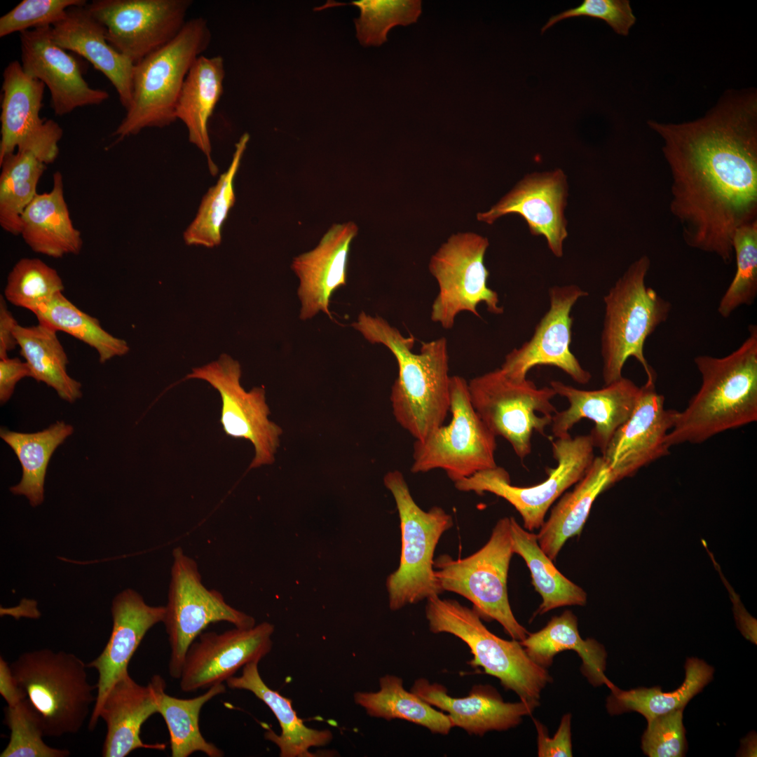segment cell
Returning <instances> with one entry per match:
<instances>
[{
  "instance_id": "1",
  "label": "cell",
  "mask_w": 757,
  "mask_h": 757,
  "mask_svg": "<svg viewBox=\"0 0 757 757\" xmlns=\"http://www.w3.org/2000/svg\"><path fill=\"white\" fill-rule=\"evenodd\" d=\"M648 125L663 142L685 243L730 263L735 230L757 221L756 93H727L697 120Z\"/></svg>"
},
{
  "instance_id": "2",
  "label": "cell",
  "mask_w": 757,
  "mask_h": 757,
  "mask_svg": "<svg viewBox=\"0 0 757 757\" xmlns=\"http://www.w3.org/2000/svg\"><path fill=\"white\" fill-rule=\"evenodd\" d=\"M352 326L371 343H380L395 356L398 376L390 394L397 422L416 440L444 424L450 408L449 352L444 337L423 342L412 352L413 335L405 336L379 316L362 312Z\"/></svg>"
},
{
  "instance_id": "3",
  "label": "cell",
  "mask_w": 757,
  "mask_h": 757,
  "mask_svg": "<svg viewBox=\"0 0 757 757\" xmlns=\"http://www.w3.org/2000/svg\"><path fill=\"white\" fill-rule=\"evenodd\" d=\"M702 383L678 411L666 442L671 447L700 444L724 431L757 421V327H749L741 346L723 357L698 355Z\"/></svg>"
},
{
  "instance_id": "4",
  "label": "cell",
  "mask_w": 757,
  "mask_h": 757,
  "mask_svg": "<svg viewBox=\"0 0 757 757\" xmlns=\"http://www.w3.org/2000/svg\"><path fill=\"white\" fill-rule=\"evenodd\" d=\"M650 266L649 257H640L603 296L601 355L604 385L622 377V369L630 357L641 364L648 381H656V373L644 355V344L667 320L671 304L646 285Z\"/></svg>"
},
{
  "instance_id": "5",
  "label": "cell",
  "mask_w": 757,
  "mask_h": 757,
  "mask_svg": "<svg viewBox=\"0 0 757 757\" xmlns=\"http://www.w3.org/2000/svg\"><path fill=\"white\" fill-rule=\"evenodd\" d=\"M210 41L207 20L192 18L170 42L136 63L131 103L112 135L121 140L145 128H163L175 121L185 79Z\"/></svg>"
},
{
  "instance_id": "6",
  "label": "cell",
  "mask_w": 757,
  "mask_h": 757,
  "mask_svg": "<svg viewBox=\"0 0 757 757\" xmlns=\"http://www.w3.org/2000/svg\"><path fill=\"white\" fill-rule=\"evenodd\" d=\"M10 666L42 719L45 737L79 732L95 703L97 689L89 683L88 667L81 659L43 648L22 653Z\"/></svg>"
},
{
  "instance_id": "7",
  "label": "cell",
  "mask_w": 757,
  "mask_h": 757,
  "mask_svg": "<svg viewBox=\"0 0 757 757\" xmlns=\"http://www.w3.org/2000/svg\"><path fill=\"white\" fill-rule=\"evenodd\" d=\"M425 616L432 632L449 633L461 639L473 655L470 664L498 678L521 700L539 702L541 691L552 682L546 668L527 655L519 641L505 640L491 633L473 608L434 596L427 599Z\"/></svg>"
},
{
  "instance_id": "8",
  "label": "cell",
  "mask_w": 757,
  "mask_h": 757,
  "mask_svg": "<svg viewBox=\"0 0 757 757\" xmlns=\"http://www.w3.org/2000/svg\"><path fill=\"white\" fill-rule=\"evenodd\" d=\"M383 482L395 499L400 520V564L386 580L390 608L397 611L443 592L435 575L433 557L440 537L453 521L440 507L422 510L401 472H388Z\"/></svg>"
},
{
  "instance_id": "9",
  "label": "cell",
  "mask_w": 757,
  "mask_h": 757,
  "mask_svg": "<svg viewBox=\"0 0 757 757\" xmlns=\"http://www.w3.org/2000/svg\"><path fill=\"white\" fill-rule=\"evenodd\" d=\"M514 554L510 517L500 519L488 542L463 559L444 554L434 560L435 575L442 591L458 594L473 604L481 619L496 620L512 639L529 632L515 618L509 603L507 580Z\"/></svg>"
},
{
  "instance_id": "10",
  "label": "cell",
  "mask_w": 757,
  "mask_h": 757,
  "mask_svg": "<svg viewBox=\"0 0 757 757\" xmlns=\"http://www.w3.org/2000/svg\"><path fill=\"white\" fill-rule=\"evenodd\" d=\"M450 423L422 440H415L411 472L444 470L453 482L497 465L496 437L486 427L470 402L468 381L451 376Z\"/></svg>"
},
{
  "instance_id": "11",
  "label": "cell",
  "mask_w": 757,
  "mask_h": 757,
  "mask_svg": "<svg viewBox=\"0 0 757 757\" xmlns=\"http://www.w3.org/2000/svg\"><path fill=\"white\" fill-rule=\"evenodd\" d=\"M470 402L486 427L505 439L521 460L531 452L533 432L545 436L557 411L551 400L557 393L550 386L538 388L527 378L512 380L498 368L469 382Z\"/></svg>"
},
{
  "instance_id": "12",
  "label": "cell",
  "mask_w": 757,
  "mask_h": 757,
  "mask_svg": "<svg viewBox=\"0 0 757 757\" xmlns=\"http://www.w3.org/2000/svg\"><path fill=\"white\" fill-rule=\"evenodd\" d=\"M552 446L557 467L550 468L547 478L538 484L514 486L507 471L496 465L454 482L455 487L461 491L478 495L489 492L501 497L519 513L524 528L529 531L540 528L551 505L582 478L595 458L589 435L572 437L569 434L552 441Z\"/></svg>"
},
{
  "instance_id": "13",
  "label": "cell",
  "mask_w": 757,
  "mask_h": 757,
  "mask_svg": "<svg viewBox=\"0 0 757 757\" xmlns=\"http://www.w3.org/2000/svg\"><path fill=\"white\" fill-rule=\"evenodd\" d=\"M172 554L163 622L170 647L169 674L179 679L189 648L209 625L222 621L250 628L256 624L253 617L227 603L219 592L203 585L196 561L181 547H175Z\"/></svg>"
},
{
  "instance_id": "14",
  "label": "cell",
  "mask_w": 757,
  "mask_h": 757,
  "mask_svg": "<svg viewBox=\"0 0 757 757\" xmlns=\"http://www.w3.org/2000/svg\"><path fill=\"white\" fill-rule=\"evenodd\" d=\"M489 245V240L479 234L458 233L431 257L429 270L439 287L431 306L432 322L450 329L461 312L480 318L477 306L482 303L492 314L503 313L498 293L487 285L489 272L484 257Z\"/></svg>"
},
{
  "instance_id": "15",
  "label": "cell",
  "mask_w": 757,
  "mask_h": 757,
  "mask_svg": "<svg viewBox=\"0 0 757 757\" xmlns=\"http://www.w3.org/2000/svg\"><path fill=\"white\" fill-rule=\"evenodd\" d=\"M240 363L222 354L218 360L193 369L186 378L203 380L219 392L220 422L225 434L247 439L254 446V456L250 468L271 465L275 461L282 429L268 418L265 390L254 387L246 391L240 384Z\"/></svg>"
},
{
  "instance_id": "16",
  "label": "cell",
  "mask_w": 757,
  "mask_h": 757,
  "mask_svg": "<svg viewBox=\"0 0 757 757\" xmlns=\"http://www.w3.org/2000/svg\"><path fill=\"white\" fill-rule=\"evenodd\" d=\"M190 0H95L87 4L109 43L135 64L170 42L187 20Z\"/></svg>"
},
{
  "instance_id": "17",
  "label": "cell",
  "mask_w": 757,
  "mask_h": 757,
  "mask_svg": "<svg viewBox=\"0 0 757 757\" xmlns=\"http://www.w3.org/2000/svg\"><path fill=\"white\" fill-rule=\"evenodd\" d=\"M46 86L28 75L18 60L3 72L0 162L15 151L34 154L46 165L58 156L63 131L53 120L40 117Z\"/></svg>"
},
{
  "instance_id": "18",
  "label": "cell",
  "mask_w": 757,
  "mask_h": 757,
  "mask_svg": "<svg viewBox=\"0 0 757 757\" xmlns=\"http://www.w3.org/2000/svg\"><path fill=\"white\" fill-rule=\"evenodd\" d=\"M550 306L535 327L531 339L509 352L500 367L508 378L521 381L538 365L558 367L575 382L587 384L591 374L570 349L572 308L588 293L576 285H554L549 289Z\"/></svg>"
},
{
  "instance_id": "19",
  "label": "cell",
  "mask_w": 757,
  "mask_h": 757,
  "mask_svg": "<svg viewBox=\"0 0 757 757\" xmlns=\"http://www.w3.org/2000/svg\"><path fill=\"white\" fill-rule=\"evenodd\" d=\"M274 626L267 622L221 633L203 632L189 648L179 677L184 692L223 683L248 663L259 661L272 648Z\"/></svg>"
},
{
  "instance_id": "20",
  "label": "cell",
  "mask_w": 757,
  "mask_h": 757,
  "mask_svg": "<svg viewBox=\"0 0 757 757\" xmlns=\"http://www.w3.org/2000/svg\"><path fill=\"white\" fill-rule=\"evenodd\" d=\"M640 388L631 416L602 453L611 471L612 485L669 453L666 438L678 411L665 409L664 397L657 392L655 382L646 381Z\"/></svg>"
},
{
  "instance_id": "21",
  "label": "cell",
  "mask_w": 757,
  "mask_h": 757,
  "mask_svg": "<svg viewBox=\"0 0 757 757\" xmlns=\"http://www.w3.org/2000/svg\"><path fill=\"white\" fill-rule=\"evenodd\" d=\"M567 177L561 169L526 175L488 211L479 212V221L493 224L498 218L517 214L533 236H543L557 257L564 254L568 236L564 210L567 205Z\"/></svg>"
},
{
  "instance_id": "22",
  "label": "cell",
  "mask_w": 757,
  "mask_h": 757,
  "mask_svg": "<svg viewBox=\"0 0 757 757\" xmlns=\"http://www.w3.org/2000/svg\"><path fill=\"white\" fill-rule=\"evenodd\" d=\"M50 30L48 26L22 32L20 41L22 67L48 87L54 114L64 116L108 100L107 91L88 85L78 62L53 41Z\"/></svg>"
},
{
  "instance_id": "23",
  "label": "cell",
  "mask_w": 757,
  "mask_h": 757,
  "mask_svg": "<svg viewBox=\"0 0 757 757\" xmlns=\"http://www.w3.org/2000/svg\"><path fill=\"white\" fill-rule=\"evenodd\" d=\"M112 631L102 653L86 664L98 673L96 701L89 720L88 728L93 730L97 724L103 702L112 686L128 672L129 662L146 632L163 622L165 606L148 605L136 591L127 589L112 601Z\"/></svg>"
},
{
  "instance_id": "24",
  "label": "cell",
  "mask_w": 757,
  "mask_h": 757,
  "mask_svg": "<svg viewBox=\"0 0 757 757\" xmlns=\"http://www.w3.org/2000/svg\"><path fill=\"white\" fill-rule=\"evenodd\" d=\"M550 384L557 395L569 402L567 409L557 411L552 416L550 425L554 436H566L582 418L589 419L594 423L589 435L594 447L601 453L617 430L631 416L641 390L624 376L594 390L578 389L559 381H551Z\"/></svg>"
},
{
  "instance_id": "25",
  "label": "cell",
  "mask_w": 757,
  "mask_h": 757,
  "mask_svg": "<svg viewBox=\"0 0 757 757\" xmlns=\"http://www.w3.org/2000/svg\"><path fill=\"white\" fill-rule=\"evenodd\" d=\"M165 688L161 676L154 675L146 686H142L128 672L112 686L99 713V718L104 721L107 729L102 756L124 757L138 749H165L163 743L146 744L140 738L143 723L158 713Z\"/></svg>"
},
{
  "instance_id": "26",
  "label": "cell",
  "mask_w": 757,
  "mask_h": 757,
  "mask_svg": "<svg viewBox=\"0 0 757 757\" xmlns=\"http://www.w3.org/2000/svg\"><path fill=\"white\" fill-rule=\"evenodd\" d=\"M357 231L352 221L334 224L315 248L293 259L291 267L299 279L300 319H311L320 311L332 318L330 299L346 285L350 244Z\"/></svg>"
},
{
  "instance_id": "27",
  "label": "cell",
  "mask_w": 757,
  "mask_h": 757,
  "mask_svg": "<svg viewBox=\"0 0 757 757\" xmlns=\"http://www.w3.org/2000/svg\"><path fill=\"white\" fill-rule=\"evenodd\" d=\"M411 691L432 707L448 713L453 727L469 734L483 735L491 730L503 731L515 727L524 716L530 715L539 702L521 700L505 702L490 686H474L469 695L453 697L444 686L425 678L416 680Z\"/></svg>"
},
{
  "instance_id": "28",
  "label": "cell",
  "mask_w": 757,
  "mask_h": 757,
  "mask_svg": "<svg viewBox=\"0 0 757 757\" xmlns=\"http://www.w3.org/2000/svg\"><path fill=\"white\" fill-rule=\"evenodd\" d=\"M50 34L57 46L82 56L102 72L116 89L121 105L125 110L129 108L135 64L109 43L104 27L86 5L69 8L51 26Z\"/></svg>"
},
{
  "instance_id": "29",
  "label": "cell",
  "mask_w": 757,
  "mask_h": 757,
  "mask_svg": "<svg viewBox=\"0 0 757 757\" xmlns=\"http://www.w3.org/2000/svg\"><path fill=\"white\" fill-rule=\"evenodd\" d=\"M20 235L38 254L62 258L81 252V233L71 219L60 172L54 173L51 190L37 193L24 210Z\"/></svg>"
},
{
  "instance_id": "30",
  "label": "cell",
  "mask_w": 757,
  "mask_h": 757,
  "mask_svg": "<svg viewBox=\"0 0 757 757\" xmlns=\"http://www.w3.org/2000/svg\"><path fill=\"white\" fill-rule=\"evenodd\" d=\"M224 77L221 56H199L185 79L175 107L176 119L186 125L189 142L205 156L212 173L217 168L212 158L208 122L223 95Z\"/></svg>"
},
{
  "instance_id": "31",
  "label": "cell",
  "mask_w": 757,
  "mask_h": 757,
  "mask_svg": "<svg viewBox=\"0 0 757 757\" xmlns=\"http://www.w3.org/2000/svg\"><path fill=\"white\" fill-rule=\"evenodd\" d=\"M257 662L243 667L240 676L228 678L226 686L231 689L246 690L264 702L273 711L279 722L281 733L268 729L265 738L278 746L281 757H313L312 746H325L332 739L328 730H318L307 727L292 707V700L271 689L262 680Z\"/></svg>"
},
{
  "instance_id": "32",
  "label": "cell",
  "mask_w": 757,
  "mask_h": 757,
  "mask_svg": "<svg viewBox=\"0 0 757 757\" xmlns=\"http://www.w3.org/2000/svg\"><path fill=\"white\" fill-rule=\"evenodd\" d=\"M611 486L607 463L602 456L595 457L574 489L564 494L552 509L537 534L540 547L552 560L569 538L581 533L594 500Z\"/></svg>"
},
{
  "instance_id": "33",
  "label": "cell",
  "mask_w": 757,
  "mask_h": 757,
  "mask_svg": "<svg viewBox=\"0 0 757 757\" xmlns=\"http://www.w3.org/2000/svg\"><path fill=\"white\" fill-rule=\"evenodd\" d=\"M527 655L538 665L547 668L554 657L566 650L575 651L582 659L581 671L594 686L614 684L605 674L606 651L593 639H583L578 631V619L569 610L554 616L540 630L529 633L520 641Z\"/></svg>"
},
{
  "instance_id": "34",
  "label": "cell",
  "mask_w": 757,
  "mask_h": 757,
  "mask_svg": "<svg viewBox=\"0 0 757 757\" xmlns=\"http://www.w3.org/2000/svg\"><path fill=\"white\" fill-rule=\"evenodd\" d=\"M684 668L683 683L671 692H662L660 686L622 690L614 685L606 700L608 712L613 716L635 711L648 721L675 710H683L689 701L711 681L714 672L713 667L696 657L688 658Z\"/></svg>"
},
{
  "instance_id": "35",
  "label": "cell",
  "mask_w": 757,
  "mask_h": 757,
  "mask_svg": "<svg viewBox=\"0 0 757 757\" xmlns=\"http://www.w3.org/2000/svg\"><path fill=\"white\" fill-rule=\"evenodd\" d=\"M57 332L39 323L30 327L18 324L14 334L31 378L46 383L61 399L72 403L82 397L81 384L67 371L69 360Z\"/></svg>"
},
{
  "instance_id": "36",
  "label": "cell",
  "mask_w": 757,
  "mask_h": 757,
  "mask_svg": "<svg viewBox=\"0 0 757 757\" xmlns=\"http://www.w3.org/2000/svg\"><path fill=\"white\" fill-rule=\"evenodd\" d=\"M73 432L74 428L64 421H57L41 431L31 433L1 428V438L13 449L22 469L21 480L10 488L12 493L25 496L32 507L41 505L50 459Z\"/></svg>"
},
{
  "instance_id": "37",
  "label": "cell",
  "mask_w": 757,
  "mask_h": 757,
  "mask_svg": "<svg viewBox=\"0 0 757 757\" xmlns=\"http://www.w3.org/2000/svg\"><path fill=\"white\" fill-rule=\"evenodd\" d=\"M510 519L513 552L525 561L532 584L543 599L536 613L542 615L567 606H585V591L555 567L540 547L537 534L523 528L514 517H510Z\"/></svg>"
},
{
  "instance_id": "38",
  "label": "cell",
  "mask_w": 757,
  "mask_h": 757,
  "mask_svg": "<svg viewBox=\"0 0 757 757\" xmlns=\"http://www.w3.org/2000/svg\"><path fill=\"white\" fill-rule=\"evenodd\" d=\"M377 692H357L354 700L367 713L387 721L402 719L426 728L430 732L447 735L453 728L448 714L435 709L403 686L402 678L386 675L379 681Z\"/></svg>"
},
{
  "instance_id": "39",
  "label": "cell",
  "mask_w": 757,
  "mask_h": 757,
  "mask_svg": "<svg viewBox=\"0 0 757 757\" xmlns=\"http://www.w3.org/2000/svg\"><path fill=\"white\" fill-rule=\"evenodd\" d=\"M226 692L223 683L215 684L197 697L182 699L164 692L160 701L158 714L163 718L170 735L172 757H188L200 751L209 757H222L224 752L202 735L199 726L200 713L203 705L217 695Z\"/></svg>"
},
{
  "instance_id": "40",
  "label": "cell",
  "mask_w": 757,
  "mask_h": 757,
  "mask_svg": "<svg viewBox=\"0 0 757 757\" xmlns=\"http://www.w3.org/2000/svg\"><path fill=\"white\" fill-rule=\"evenodd\" d=\"M34 314L39 323L65 332L94 348L100 363L123 356L130 350L128 343L104 329L100 321L82 311L59 293Z\"/></svg>"
},
{
  "instance_id": "41",
  "label": "cell",
  "mask_w": 757,
  "mask_h": 757,
  "mask_svg": "<svg viewBox=\"0 0 757 757\" xmlns=\"http://www.w3.org/2000/svg\"><path fill=\"white\" fill-rule=\"evenodd\" d=\"M249 139L248 133L240 137L229 168L203 198L195 219L184 233L187 245L210 248L221 243L223 224L236 201L234 179Z\"/></svg>"
},
{
  "instance_id": "42",
  "label": "cell",
  "mask_w": 757,
  "mask_h": 757,
  "mask_svg": "<svg viewBox=\"0 0 757 757\" xmlns=\"http://www.w3.org/2000/svg\"><path fill=\"white\" fill-rule=\"evenodd\" d=\"M46 165L27 151H15L0 162V225L7 233L20 235L21 216L38 193Z\"/></svg>"
},
{
  "instance_id": "43",
  "label": "cell",
  "mask_w": 757,
  "mask_h": 757,
  "mask_svg": "<svg viewBox=\"0 0 757 757\" xmlns=\"http://www.w3.org/2000/svg\"><path fill=\"white\" fill-rule=\"evenodd\" d=\"M64 289L57 271L37 258H22L9 272L4 296L33 313Z\"/></svg>"
},
{
  "instance_id": "44",
  "label": "cell",
  "mask_w": 757,
  "mask_h": 757,
  "mask_svg": "<svg viewBox=\"0 0 757 757\" xmlns=\"http://www.w3.org/2000/svg\"><path fill=\"white\" fill-rule=\"evenodd\" d=\"M736 271L721 297L718 312L730 317L740 306L753 304L757 296V221L737 229L732 238Z\"/></svg>"
},
{
  "instance_id": "45",
  "label": "cell",
  "mask_w": 757,
  "mask_h": 757,
  "mask_svg": "<svg viewBox=\"0 0 757 757\" xmlns=\"http://www.w3.org/2000/svg\"><path fill=\"white\" fill-rule=\"evenodd\" d=\"M348 4L360 11L354 22L356 36L364 46H381L391 28L416 22L422 11L420 0H360Z\"/></svg>"
},
{
  "instance_id": "46",
  "label": "cell",
  "mask_w": 757,
  "mask_h": 757,
  "mask_svg": "<svg viewBox=\"0 0 757 757\" xmlns=\"http://www.w3.org/2000/svg\"><path fill=\"white\" fill-rule=\"evenodd\" d=\"M4 723L11 731L8 743L1 757H67V749L53 748L45 743L42 719L27 697L4 709Z\"/></svg>"
},
{
  "instance_id": "47",
  "label": "cell",
  "mask_w": 757,
  "mask_h": 757,
  "mask_svg": "<svg viewBox=\"0 0 757 757\" xmlns=\"http://www.w3.org/2000/svg\"><path fill=\"white\" fill-rule=\"evenodd\" d=\"M87 4L85 0H23L0 18V37L15 32L53 26L67 11Z\"/></svg>"
},
{
  "instance_id": "48",
  "label": "cell",
  "mask_w": 757,
  "mask_h": 757,
  "mask_svg": "<svg viewBox=\"0 0 757 757\" xmlns=\"http://www.w3.org/2000/svg\"><path fill=\"white\" fill-rule=\"evenodd\" d=\"M683 711L678 709L648 721L641 737V749L649 757L684 756L688 744L683 723Z\"/></svg>"
},
{
  "instance_id": "49",
  "label": "cell",
  "mask_w": 757,
  "mask_h": 757,
  "mask_svg": "<svg viewBox=\"0 0 757 757\" xmlns=\"http://www.w3.org/2000/svg\"><path fill=\"white\" fill-rule=\"evenodd\" d=\"M587 16L604 20L618 34L628 35L636 22L627 0H584L578 7L551 17L541 29L543 33L557 22L573 17Z\"/></svg>"
},
{
  "instance_id": "50",
  "label": "cell",
  "mask_w": 757,
  "mask_h": 757,
  "mask_svg": "<svg viewBox=\"0 0 757 757\" xmlns=\"http://www.w3.org/2000/svg\"><path fill=\"white\" fill-rule=\"evenodd\" d=\"M571 715L565 714L557 732L548 736L547 728L539 721L534 723L538 733V756L539 757H571L573 756L571 731Z\"/></svg>"
},
{
  "instance_id": "51",
  "label": "cell",
  "mask_w": 757,
  "mask_h": 757,
  "mask_svg": "<svg viewBox=\"0 0 757 757\" xmlns=\"http://www.w3.org/2000/svg\"><path fill=\"white\" fill-rule=\"evenodd\" d=\"M25 377H31V370L27 363L18 357L0 360V402H7L13 395L18 382Z\"/></svg>"
},
{
  "instance_id": "52",
  "label": "cell",
  "mask_w": 757,
  "mask_h": 757,
  "mask_svg": "<svg viewBox=\"0 0 757 757\" xmlns=\"http://www.w3.org/2000/svg\"><path fill=\"white\" fill-rule=\"evenodd\" d=\"M18 323L8 308L6 300L0 296V360L8 357V353L18 346L14 334Z\"/></svg>"
},
{
  "instance_id": "53",
  "label": "cell",
  "mask_w": 757,
  "mask_h": 757,
  "mask_svg": "<svg viewBox=\"0 0 757 757\" xmlns=\"http://www.w3.org/2000/svg\"><path fill=\"white\" fill-rule=\"evenodd\" d=\"M0 694L8 706H15L27 698L26 693L19 686L10 664L0 657Z\"/></svg>"
},
{
  "instance_id": "54",
  "label": "cell",
  "mask_w": 757,
  "mask_h": 757,
  "mask_svg": "<svg viewBox=\"0 0 757 757\" xmlns=\"http://www.w3.org/2000/svg\"><path fill=\"white\" fill-rule=\"evenodd\" d=\"M740 756H756V735L751 732L741 741Z\"/></svg>"
}]
</instances>
